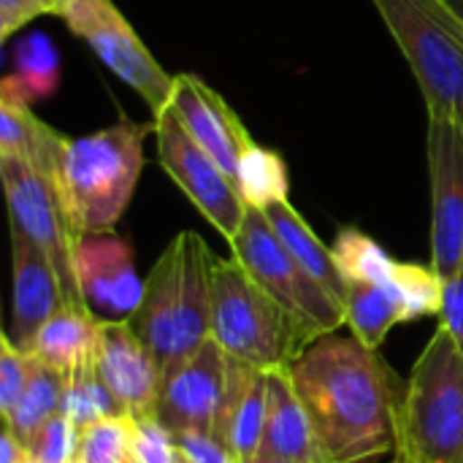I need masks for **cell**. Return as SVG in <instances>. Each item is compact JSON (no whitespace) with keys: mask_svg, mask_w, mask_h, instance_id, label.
Segmentation results:
<instances>
[{"mask_svg":"<svg viewBox=\"0 0 463 463\" xmlns=\"http://www.w3.org/2000/svg\"><path fill=\"white\" fill-rule=\"evenodd\" d=\"M157 160L171 182L231 244L247 217V201L236 179L182 128L171 109L155 114Z\"/></svg>","mask_w":463,"mask_h":463,"instance_id":"obj_9","label":"cell"},{"mask_svg":"<svg viewBox=\"0 0 463 463\" xmlns=\"http://www.w3.org/2000/svg\"><path fill=\"white\" fill-rule=\"evenodd\" d=\"M290 377L328 463H369L396 450V374L377 350L339 331L315 339Z\"/></svg>","mask_w":463,"mask_h":463,"instance_id":"obj_1","label":"cell"},{"mask_svg":"<svg viewBox=\"0 0 463 463\" xmlns=\"http://www.w3.org/2000/svg\"><path fill=\"white\" fill-rule=\"evenodd\" d=\"M431 182V266L448 282L463 263V122L429 114L426 130Z\"/></svg>","mask_w":463,"mask_h":463,"instance_id":"obj_11","label":"cell"},{"mask_svg":"<svg viewBox=\"0 0 463 463\" xmlns=\"http://www.w3.org/2000/svg\"><path fill=\"white\" fill-rule=\"evenodd\" d=\"M228 388V355L214 339L163 372L155 407L157 423L179 434H214Z\"/></svg>","mask_w":463,"mask_h":463,"instance_id":"obj_12","label":"cell"},{"mask_svg":"<svg viewBox=\"0 0 463 463\" xmlns=\"http://www.w3.org/2000/svg\"><path fill=\"white\" fill-rule=\"evenodd\" d=\"M260 453L279 456V458L328 463L317 445L312 420L293 385L290 366L269 372V415H266Z\"/></svg>","mask_w":463,"mask_h":463,"instance_id":"obj_19","label":"cell"},{"mask_svg":"<svg viewBox=\"0 0 463 463\" xmlns=\"http://www.w3.org/2000/svg\"><path fill=\"white\" fill-rule=\"evenodd\" d=\"M263 214L269 217V222L277 231V236L282 239V244L290 250V255L301 263V269L345 307V279L336 266L334 250L317 239V233L301 217V212L290 201H279V203L266 206Z\"/></svg>","mask_w":463,"mask_h":463,"instance_id":"obj_21","label":"cell"},{"mask_svg":"<svg viewBox=\"0 0 463 463\" xmlns=\"http://www.w3.org/2000/svg\"><path fill=\"white\" fill-rule=\"evenodd\" d=\"M396 290L404 301L407 323L423 320V317H439L442 296H445V279L434 271V266L420 263H402L396 260L393 269Z\"/></svg>","mask_w":463,"mask_h":463,"instance_id":"obj_28","label":"cell"},{"mask_svg":"<svg viewBox=\"0 0 463 463\" xmlns=\"http://www.w3.org/2000/svg\"><path fill=\"white\" fill-rule=\"evenodd\" d=\"M149 130L155 122L141 125L122 117L117 125L65 141L54 182L79 236L117 228L141 179Z\"/></svg>","mask_w":463,"mask_h":463,"instance_id":"obj_3","label":"cell"},{"mask_svg":"<svg viewBox=\"0 0 463 463\" xmlns=\"http://www.w3.org/2000/svg\"><path fill=\"white\" fill-rule=\"evenodd\" d=\"M214 263L217 258L203 236L182 231L144 279V296L130 326L163 372L212 339Z\"/></svg>","mask_w":463,"mask_h":463,"instance_id":"obj_2","label":"cell"},{"mask_svg":"<svg viewBox=\"0 0 463 463\" xmlns=\"http://www.w3.org/2000/svg\"><path fill=\"white\" fill-rule=\"evenodd\" d=\"M345 315L350 334L372 350L385 342L391 328L407 323L393 277L385 282H345Z\"/></svg>","mask_w":463,"mask_h":463,"instance_id":"obj_22","label":"cell"},{"mask_svg":"<svg viewBox=\"0 0 463 463\" xmlns=\"http://www.w3.org/2000/svg\"><path fill=\"white\" fill-rule=\"evenodd\" d=\"M0 179L8 203V222L11 228L22 231L52 263L65 307L90 309L76 271V252L81 236L71 225L65 212L60 187L54 176L11 157H0ZM92 312V309H90Z\"/></svg>","mask_w":463,"mask_h":463,"instance_id":"obj_8","label":"cell"},{"mask_svg":"<svg viewBox=\"0 0 463 463\" xmlns=\"http://www.w3.org/2000/svg\"><path fill=\"white\" fill-rule=\"evenodd\" d=\"M11 266H14V320L11 342L22 350L33 342L38 328L65 307L60 279L49 258L16 228H11Z\"/></svg>","mask_w":463,"mask_h":463,"instance_id":"obj_16","label":"cell"},{"mask_svg":"<svg viewBox=\"0 0 463 463\" xmlns=\"http://www.w3.org/2000/svg\"><path fill=\"white\" fill-rule=\"evenodd\" d=\"M35 361L11 342V336H0V415L11 412L19 396L24 393L33 377Z\"/></svg>","mask_w":463,"mask_h":463,"instance_id":"obj_32","label":"cell"},{"mask_svg":"<svg viewBox=\"0 0 463 463\" xmlns=\"http://www.w3.org/2000/svg\"><path fill=\"white\" fill-rule=\"evenodd\" d=\"M130 461L133 463H179L182 450L171 431L157 418H130Z\"/></svg>","mask_w":463,"mask_h":463,"instance_id":"obj_30","label":"cell"},{"mask_svg":"<svg viewBox=\"0 0 463 463\" xmlns=\"http://www.w3.org/2000/svg\"><path fill=\"white\" fill-rule=\"evenodd\" d=\"M174 439L190 463H244L214 434H179Z\"/></svg>","mask_w":463,"mask_h":463,"instance_id":"obj_34","label":"cell"},{"mask_svg":"<svg viewBox=\"0 0 463 463\" xmlns=\"http://www.w3.org/2000/svg\"><path fill=\"white\" fill-rule=\"evenodd\" d=\"M98 374L130 418H155L163 369L138 339L130 320H100Z\"/></svg>","mask_w":463,"mask_h":463,"instance_id":"obj_15","label":"cell"},{"mask_svg":"<svg viewBox=\"0 0 463 463\" xmlns=\"http://www.w3.org/2000/svg\"><path fill=\"white\" fill-rule=\"evenodd\" d=\"M60 412L73 420L79 429L92 426L106 418H119L125 415L106 383L98 374V366H81L71 374H65V388H62V407Z\"/></svg>","mask_w":463,"mask_h":463,"instance_id":"obj_25","label":"cell"},{"mask_svg":"<svg viewBox=\"0 0 463 463\" xmlns=\"http://www.w3.org/2000/svg\"><path fill=\"white\" fill-rule=\"evenodd\" d=\"M410 62L429 114L463 122V35L431 0H372Z\"/></svg>","mask_w":463,"mask_h":463,"instance_id":"obj_6","label":"cell"},{"mask_svg":"<svg viewBox=\"0 0 463 463\" xmlns=\"http://www.w3.org/2000/svg\"><path fill=\"white\" fill-rule=\"evenodd\" d=\"M393 453L396 463H463V353L445 328L412 366Z\"/></svg>","mask_w":463,"mask_h":463,"instance_id":"obj_4","label":"cell"},{"mask_svg":"<svg viewBox=\"0 0 463 463\" xmlns=\"http://www.w3.org/2000/svg\"><path fill=\"white\" fill-rule=\"evenodd\" d=\"M331 250L345 282H385L393 277L396 260L358 228H342Z\"/></svg>","mask_w":463,"mask_h":463,"instance_id":"obj_27","label":"cell"},{"mask_svg":"<svg viewBox=\"0 0 463 463\" xmlns=\"http://www.w3.org/2000/svg\"><path fill=\"white\" fill-rule=\"evenodd\" d=\"M439 328H445L463 353V263L461 269L445 282L442 309H439Z\"/></svg>","mask_w":463,"mask_h":463,"instance_id":"obj_35","label":"cell"},{"mask_svg":"<svg viewBox=\"0 0 463 463\" xmlns=\"http://www.w3.org/2000/svg\"><path fill=\"white\" fill-rule=\"evenodd\" d=\"M231 250L233 258L250 271V277L274 301H279L309 331L312 339L347 326L345 307L301 269V263L290 255L260 209H247Z\"/></svg>","mask_w":463,"mask_h":463,"instance_id":"obj_7","label":"cell"},{"mask_svg":"<svg viewBox=\"0 0 463 463\" xmlns=\"http://www.w3.org/2000/svg\"><path fill=\"white\" fill-rule=\"evenodd\" d=\"M179 463H190V461H187V458H184V456H182V458H179Z\"/></svg>","mask_w":463,"mask_h":463,"instance_id":"obj_39","label":"cell"},{"mask_svg":"<svg viewBox=\"0 0 463 463\" xmlns=\"http://www.w3.org/2000/svg\"><path fill=\"white\" fill-rule=\"evenodd\" d=\"M62 388H65V374H60V372H54V369H49V366L35 361L33 377H30L24 393L19 396V402L14 404L11 412L0 415L3 418V429H8L24 448H30L35 434L54 415H60Z\"/></svg>","mask_w":463,"mask_h":463,"instance_id":"obj_23","label":"cell"},{"mask_svg":"<svg viewBox=\"0 0 463 463\" xmlns=\"http://www.w3.org/2000/svg\"><path fill=\"white\" fill-rule=\"evenodd\" d=\"M71 463H79V461H71Z\"/></svg>","mask_w":463,"mask_h":463,"instance_id":"obj_40","label":"cell"},{"mask_svg":"<svg viewBox=\"0 0 463 463\" xmlns=\"http://www.w3.org/2000/svg\"><path fill=\"white\" fill-rule=\"evenodd\" d=\"M76 448H79V426L60 412L35 434L27 450L33 463H71L76 461Z\"/></svg>","mask_w":463,"mask_h":463,"instance_id":"obj_31","label":"cell"},{"mask_svg":"<svg viewBox=\"0 0 463 463\" xmlns=\"http://www.w3.org/2000/svg\"><path fill=\"white\" fill-rule=\"evenodd\" d=\"M68 0H0V41L5 43L27 22L38 16H62Z\"/></svg>","mask_w":463,"mask_h":463,"instance_id":"obj_33","label":"cell"},{"mask_svg":"<svg viewBox=\"0 0 463 463\" xmlns=\"http://www.w3.org/2000/svg\"><path fill=\"white\" fill-rule=\"evenodd\" d=\"M247 463H315V461H298V458H279V456H266V453H258L252 461Z\"/></svg>","mask_w":463,"mask_h":463,"instance_id":"obj_38","label":"cell"},{"mask_svg":"<svg viewBox=\"0 0 463 463\" xmlns=\"http://www.w3.org/2000/svg\"><path fill=\"white\" fill-rule=\"evenodd\" d=\"M62 22L152 109V117L168 109L174 76H168L152 57L114 0H68Z\"/></svg>","mask_w":463,"mask_h":463,"instance_id":"obj_10","label":"cell"},{"mask_svg":"<svg viewBox=\"0 0 463 463\" xmlns=\"http://www.w3.org/2000/svg\"><path fill=\"white\" fill-rule=\"evenodd\" d=\"M100 342V320L90 309H57L27 345V355L60 374H71L95 364Z\"/></svg>","mask_w":463,"mask_h":463,"instance_id":"obj_20","label":"cell"},{"mask_svg":"<svg viewBox=\"0 0 463 463\" xmlns=\"http://www.w3.org/2000/svg\"><path fill=\"white\" fill-rule=\"evenodd\" d=\"M79 463H130V420L128 415L106 418L79 429Z\"/></svg>","mask_w":463,"mask_h":463,"instance_id":"obj_29","label":"cell"},{"mask_svg":"<svg viewBox=\"0 0 463 463\" xmlns=\"http://www.w3.org/2000/svg\"><path fill=\"white\" fill-rule=\"evenodd\" d=\"M0 463H33L30 450L8 429H3V439H0Z\"/></svg>","mask_w":463,"mask_h":463,"instance_id":"obj_36","label":"cell"},{"mask_svg":"<svg viewBox=\"0 0 463 463\" xmlns=\"http://www.w3.org/2000/svg\"><path fill=\"white\" fill-rule=\"evenodd\" d=\"M212 339L233 361L263 372L290 366L315 339L231 255L214 263Z\"/></svg>","mask_w":463,"mask_h":463,"instance_id":"obj_5","label":"cell"},{"mask_svg":"<svg viewBox=\"0 0 463 463\" xmlns=\"http://www.w3.org/2000/svg\"><path fill=\"white\" fill-rule=\"evenodd\" d=\"M65 136L46 125L30 109L16 76H5L0 84V157L22 160L57 179V165L65 149Z\"/></svg>","mask_w":463,"mask_h":463,"instance_id":"obj_18","label":"cell"},{"mask_svg":"<svg viewBox=\"0 0 463 463\" xmlns=\"http://www.w3.org/2000/svg\"><path fill=\"white\" fill-rule=\"evenodd\" d=\"M442 14L445 19L456 27V33L463 35V0H431Z\"/></svg>","mask_w":463,"mask_h":463,"instance_id":"obj_37","label":"cell"},{"mask_svg":"<svg viewBox=\"0 0 463 463\" xmlns=\"http://www.w3.org/2000/svg\"><path fill=\"white\" fill-rule=\"evenodd\" d=\"M168 109L182 128L236 179L241 157L258 144L228 100L195 73L174 76Z\"/></svg>","mask_w":463,"mask_h":463,"instance_id":"obj_13","label":"cell"},{"mask_svg":"<svg viewBox=\"0 0 463 463\" xmlns=\"http://www.w3.org/2000/svg\"><path fill=\"white\" fill-rule=\"evenodd\" d=\"M269 415V372L228 358V388L217 418V431L239 461H252L260 453Z\"/></svg>","mask_w":463,"mask_h":463,"instance_id":"obj_17","label":"cell"},{"mask_svg":"<svg viewBox=\"0 0 463 463\" xmlns=\"http://www.w3.org/2000/svg\"><path fill=\"white\" fill-rule=\"evenodd\" d=\"M14 76L22 90V95L33 100H43L54 95L60 84V54L49 35L30 33L24 35L14 49Z\"/></svg>","mask_w":463,"mask_h":463,"instance_id":"obj_26","label":"cell"},{"mask_svg":"<svg viewBox=\"0 0 463 463\" xmlns=\"http://www.w3.org/2000/svg\"><path fill=\"white\" fill-rule=\"evenodd\" d=\"M236 184L252 209H266L271 203L288 201L290 193V179H288V165L279 152L255 144L239 163Z\"/></svg>","mask_w":463,"mask_h":463,"instance_id":"obj_24","label":"cell"},{"mask_svg":"<svg viewBox=\"0 0 463 463\" xmlns=\"http://www.w3.org/2000/svg\"><path fill=\"white\" fill-rule=\"evenodd\" d=\"M79 288L98 320H130L141 304L144 282L136 274L133 250L111 233L81 236L76 252Z\"/></svg>","mask_w":463,"mask_h":463,"instance_id":"obj_14","label":"cell"},{"mask_svg":"<svg viewBox=\"0 0 463 463\" xmlns=\"http://www.w3.org/2000/svg\"><path fill=\"white\" fill-rule=\"evenodd\" d=\"M130 463H133V461H130Z\"/></svg>","mask_w":463,"mask_h":463,"instance_id":"obj_41","label":"cell"}]
</instances>
